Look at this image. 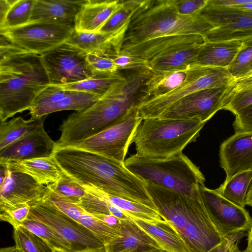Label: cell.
<instances>
[{
	"label": "cell",
	"mask_w": 252,
	"mask_h": 252,
	"mask_svg": "<svg viewBox=\"0 0 252 252\" xmlns=\"http://www.w3.org/2000/svg\"><path fill=\"white\" fill-rule=\"evenodd\" d=\"M52 157L61 171L83 186L144 204L157 211L145 183L122 163L80 149H55Z\"/></svg>",
	"instance_id": "6da1fadb"
},
{
	"label": "cell",
	"mask_w": 252,
	"mask_h": 252,
	"mask_svg": "<svg viewBox=\"0 0 252 252\" xmlns=\"http://www.w3.org/2000/svg\"><path fill=\"white\" fill-rule=\"evenodd\" d=\"M153 71H133L115 84L93 106L69 115L59 126L61 132L56 148L94 135L116 123L131 108L139 106L140 91Z\"/></svg>",
	"instance_id": "7a4b0ae2"
},
{
	"label": "cell",
	"mask_w": 252,
	"mask_h": 252,
	"mask_svg": "<svg viewBox=\"0 0 252 252\" xmlns=\"http://www.w3.org/2000/svg\"><path fill=\"white\" fill-rule=\"evenodd\" d=\"M50 83L39 55L0 35V121L29 110Z\"/></svg>",
	"instance_id": "3957f363"
},
{
	"label": "cell",
	"mask_w": 252,
	"mask_h": 252,
	"mask_svg": "<svg viewBox=\"0 0 252 252\" xmlns=\"http://www.w3.org/2000/svg\"><path fill=\"white\" fill-rule=\"evenodd\" d=\"M158 214L175 229L190 252H208L225 236L211 221L202 199L145 183Z\"/></svg>",
	"instance_id": "277c9868"
},
{
	"label": "cell",
	"mask_w": 252,
	"mask_h": 252,
	"mask_svg": "<svg viewBox=\"0 0 252 252\" xmlns=\"http://www.w3.org/2000/svg\"><path fill=\"white\" fill-rule=\"evenodd\" d=\"M213 28L199 13H178L174 0H147L131 18L121 49L148 40L158 46H170L178 43L181 35L203 36Z\"/></svg>",
	"instance_id": "5b68a950"
},
{
	"label": "cell",
	"mask_w": 252,
	"mask_h": 252,
	"mask_svg": "<svg viewBox=\"0 0 252 252\" xmlns=\"http://www.w3.org/2000/svg\"><path fill=\"white\" fill-rule=\"evenodd\" d=\"M124 165L145 183L201 199L200 188L205 178L198 167L181 153L163 158L130 155Z\"/></svg>",
	"instance_id": "8992f818"
},
{
	"label": "cell",
	"mask_w": 252,
	"mask_h": 252,
	"mask_svg": "<svg viewBox=\"0 0 252 252\" xmlns=\"http://www.w3.org/2000/svg\"><path fill=\"white\" fill-rule=\"evenodd\" d=\"M206 123L197 120L144 119L136 128L131 143L140 157L163 158L181 153L195 142Z\"/></svg>",
	"instance_id": "52a82bcc"
},
{
	"label": "cell",
	"mask_w": 252,
	"mask_h": 252,
	"mask_svg": "<svg viewBox=\"0 0 252 252\" xmlns=\"http://www.w3.org/2000/svg\"><path fill=\"white\" fill-rule=\"evenodd\" d=\"M233 79L227 68L193 64L187 69L185 81L177 88L140 103V115L143 120L157 118L182 98L201 90L226 87Z\"/></svg>",
	"instance_id": "ba28073f"
},
{
	"label": "cell",
	"mask_w": 252,
	"mask_h": 252,
	"mask_svg": "<svg viewBox=\"0 0 252 252\" xmlns=\"http://www.w3.org/2000/svg\"><path fill=\"white\" fill-rule=\"evenodd\" d=\"M142 120L139 107L134 106L110 126L64 148L92 152L124 163L134 133Z\"/></svg>",
	"instance_id": "9c48e42d"
},
{
	"label": "cell",
	"mask_w": 252,
	"mask_h": 252,
	"mask_svg": "<svg viewBox=\"0 0 252 252\" xmlns=\"http://www.w3.org/2000/svg\"><path fill=\"white\" fill-rule=\"evenodd\" d=\"M30 205V214L61 235L72 252H105V245L89 229L52 204L41 200Z\"/></svg>",
	"instance_id": "30bf717a"
},
{
	"label": "cell",
	"mask_w": 252,
	"mask_h": 252,
	"mask_svg": "<svg viewBox=\"0 0 252 252\" xmlns=\"http://www.w3.org/2000/svg\"><path fill=\"white\" fill-rule=\"evenodd\" d=\"M87 54L65 42L40 55L50 85L73 84L95 76L88 65Z\"/></svg>",
	"instance_id": "8fae6325"
},
{
	"label": "cell",
	"mask_w": 252,
	"mask_h": 252,
	"mask_svg": "<svg viewBox=\"0 0 252 252\" xmlns=\"http://www.w3.org/2000/svg\"><path fill=\"white\" fill-rule=\"evenodd\" d=\"M73 29L72 25L35 21L0 31V34L14 45L40 55L66 42Z\"/></svg>",
	"instance_id": "7c38bea8"
},
{
	"label": "cell",
	"mask_w": 252,
	"mask_h": 252,
	"mask_svg": "<svg viewBox=\"0 0 252 252\" xmlns=\"http://www.w3.org/2000/svg\"><path fill=\"white\" fill-rule=\"evenodd\" d=\"M199 13L213 27L204 34L205 41H252V10L234 9L207 2Z\"/></svg>",
	"instance_id": "4fadbf2b"
},
{
	"label": "cell",
	"mask_w": 252,
	"mask_h": 252,
	"mask_svg": "<svg viewBox=\"0 0 252 252\" xmlns=\"http://www.w3.org/2000/svg\"><path fill=\"white\" fill-rule=\"evenodd\" d=\"M227 87L209 88L192 93L179 99L157 118L197 120L206 123L226 105Z\"/></svg>",
	"instance_id": "5bb4252c"
},
{
	"label": "cell",
	"mask_w": 252,
	"mask_h": 252,
	"mask_svg": "<svg viewBox=\"0 0 252 252\" xmlns=\"http://www.w3.org/2000/svg\"><path fill=\"white\" fill-rule=\"evenodd\" d=\"M201 197L214 225L224 236L249 231L252 218L245 208L239 207L222 197L216 189L200 188Z\"/></svg>",
	"instance_id": "9a60e30c"
},
{
	"label": "cell",
	"mask_w": 252,
	"mask_h": 252,
	"mask_svg": "<svg viewBox=\"0 0 252 252\" xmlns=\"http://www.w3.org/2000/svg\"><path fill=\"white\" fill-rule=\"evenodd\" d=\"M100 97L87 93L64 90L49 85L36 97L29 109L32 119H38L62 110L82 112L93 106Z\"/></svg>",
	"instance_id": "2e32d148"
},
{
	"label": "cell",
	"mask_w": 252,
	"mask_h": 252,
	"mask_svg": "<svg viewBox=\"0 0 252 252\" xmlns=\"http://www.w3.org/2000/svg\"><path fill=\"white\" fill-rule=\"evenodd\" d=\"M6 167V177L0 184V204H31L42 200L46 196L49 191L46 186L39 184L28 174Z\"/></svg>",
	"instance_id": "e0dca14e"
},
{
	"label": "cell",
	"mask_w": 252,
	"mask_h": 252,
	"mask_svg": "<svg viewBox=\"0 0 252 252\" xmlns=\"http://www.w3.org/2000/svg\"><path fill=\"white\" fill-rule=\"evenodd\" d=\"M43 123L0 150V162L52 156L56 142L45 130Z\"/></svg>",
	"instance_id": "ac0fdd59"
},
{
	"label": "cell",
	"mask_w": 252,
	"mask_h": 252,
	"mask_svg": "<svg viewBox=\"0 0 252 252\" xmlns=\"http://www.w3.org/2000/svg\"><path fill=\"white\" fill-rule=\"evenodd\" d=\"M219 158L226 179L239 172L252 170V131L235 132L223 141Z\"/></svg>",
	"instance_id": "d6986e66"
},
{
	"label": "cell",
	"mask_w": 252,
	"mask_h": 252,
	"mask_svg": "<svg viewBox=\"0 0 252 252\" xmlns=\"http://www.w3.org/2000/svg\"><path fill=\"white\" fill-rule=\"evenodd\" d=\"M119 231L122 237L105 246V252H147L162 250L130 217L121 220Z\"/></svg>",
	"instance_id": "ffe728a7"
},
{
	"label": "cell",
	"mask_w": 252,
	"mask_h": 252,
	"mask_svg": "<svg viewBox=\"0 0 252 252\" xmlns=\"http://www.w3.org/2000/svg\"><path fill=\"white\" fill-rule=\"evenodd\" d=\"M120 3V0H84L75 18L74 30L98 32Z\"/></svg>",
	"instance_id": "44dd1931"
},
{
	"label": "cell",
	"mask_w": 252,
	"mask_h": 252,
	"mask_svg": "<svg viewBox=\"0 0 252 252\" xmlns=\"http://www.w3.org/2000/svg\"><path fill=\"white\" fill-rule=\"evenodd\" d=\"M84 0H35L29 22L46 21L72 25Z\"/></svg>",
	"instance_id": "7402d4cb"
},
{
	"label": "cell",
	"mask_w": 252,
	"mask_h": 252,
	"mask_svg": "<svg viewBox=\"0 0 252 252\" xmlns=\"http://www.w3.org/2000/svg\"><path fill=\"white\" fill-rule=\"evenodd\" d=\"M202 44L180 45L166 49L149 61V66L154 71L187 70L196 63Z\"/></svg>",
	"instance_id": "603a6c76"
},
{
	"label": "cell",
	"mask_w": 252,
	"mask_h": 252,
	"mask_svg": "<svg viewBox=\"0 0 252 252\" xmlns=\"http://www.w3.org/2000/svg\"><path fill=\"white\" fill-rule=\"evenodd\" d=\"M0 163L10 169L29 174L44 186L56 182L62 174L52 156Z\"/></svg>",
	"instance_id": "cb8c5ba5"
},
{
	"label": "cell",
	"mask_w": 252,
	"mask_h": 252,
	"mask_svg": "<svg viewBox=\"0 0 252 252\" xmlns=\"http://www.w3.org/2000/svg\"><path fill=\"white\" fill-rule=\"evenodd\" d=\"M243 44L238 40L205 41L201 46L196 63L227 68Z\"/></svg>",
	"instance_id": "d4e9b609"
},
{
	"label": "cell",
	"mask_w": 252,
	"mask_h": 252,
	"mask_svg": "<svg viewBox=\"0 0 252 252\" xmlns=\"http://www.w3.org/2000/svg\"><path fill=\"white\" fill-rule=\"evenodd\" d=\"M128 25L116 32L110 33L79 32L73 29L70 37L66 42L87 53L97 49L111 47H115L121 51L123 39Z\"/></svg>",
	"instance_id": "484cf974"
},
{
	"label": "cell",
	"mask_w": 252,
	"mask_h": 252,
	"mask_svg": "<svg viewBox=\"0 0 252 252\" xmlns=\"http://www.w3.org/2000/svg\"><path fill=\"white\" fill-rule=\"evenodd\" d=\"M187 75V69L177 71H153L152 75L140 91V104L174 90L185 81Z\"/></svg>",
	"instance_id": "4316f807"
},
{
	"label": "cell",
	"mask_w": 252,
	"mask_h": 252,
	"mask_svg": "<svg viewBox=\"0 0 252 252\" xmlns=\"http://www.w3.org/2000/svg\"><path fill=\"white\" fill-rule=\"evenodd\" d=\"M132 219L156 241L164 251L167 252H190L177 231L167 221L163 219L156 223H150Z\"/></svg>",
	"instance_id": "83f0119b"
},
{
	"label": "cell",
	"mask_w": 252,
	"mask_h": 252,
	"mask_svg": "<svg viewBox=\"0 0 252 252\" xmlns=\"http://www.w3.org/2000/svg\"><path fill=\"white\" fill-rule=\"evenodd\" d=\"M226 97L224 109L234 115L252 104V74L234 78L227 87Z\"/></svg>",
	"instance_id": "f1b7e54d"
},
{
	"label": "cell",
	"mask_w": 252,
	"mask_h": 252,
	"mask_svg": "<svg viewBox=\"0 0 252 252\" xmlns=\"http://www.w3.org/2000/svg\"><path fill=\"white\" fill-rule=\"evenodd\" d=\"M252 178V170L238 172L228 178L216 190L233 204L245 208V199Z\"/></svg>",
	"instance_id": "f546056e"
},
{
	"label": "cell",
	"mask_w": 252,
	"mask_h": 252,
	"mask_svg": "<svg viewBox=\"0 0 252 252\" xmlns=\"http://www.w3.org/2000/svg\"><path fill=\"white\" fill-rule=\"evenodd\" d=\"M125 77L119 72L113 74H96L84 81L58 86L64 90L87 93L101 98Z\"/></svg>",
	"instance_id": "4dcf8cb0"
},
{
	"label": "cell",
	"mask_w": 252,
	"mask_h": 252,
	"mask_svg": "<svg viewBox=\"0 0 252 252\" xmlns=\"http://www.w3.org/2000/svg\"><path fill=\"white\" fill-rule=\"evenodd\" d=\"M93 187L101 195L120 208L129 217L150 223H156L163 220L157 211L144 204L108 194L95 187Z\"/></svg>",
	"instance_id": "1f68e13d"
},
{
	"label": "cell",
	"mask_w": 252,
	"mask_h": 252,
	"mask_svg": "<svg viewBox=\"0 0 252 252\" xmlns=\"http://www.w3.org/2000/svg\"><path fill=\"white\" fill-rule=\"evenodd\" d=\"M46 117L38 119L24 120L21 117L0 123V150L22 137L44 121Z\"/></svg>",
	"instance_id": "d6a6232c"
},
{
	"label": "cell",
	"mask_w": 252,
	"mask_h": 252,
	"mask_svg": "<svg viewBox=\"0 0 252 252\" xmlns=\"http://www.w3.org/2000/svg\"><path fill=\"white\" fill-rule=\"evenodd\" d=\"M146 1L141 0H120L118 8L101 27L98 32L102 33H113L129 25L133 16Z\"/></svg>",
	"instance_id": "836d02e7"
},
{
	"label": "cell",
	"mask_w": 252,
	"mask_h": 252,
	"mask_svg": "<svg viewBox=\"0 0 252 252\" xmlns=\"http://www.w3.org/2000/svg\"><path fill=\"white\" fill-rule=\"evenodd\" d=\"M39 236L55 251L72 252L70 243L50 226L29 214L23 225Z\"/></svg>",
	"instance_id": "e575fe53"
},
{
	"label": "cell",
	"mask_w": 252,
	"mask_h": 252,
	"mask_svg": "<svg viewBox=\"0 0 252 252\" xmlns=\"http://www.w3.org/2000/svg\"><path fill=\"white\" fill-rule=\"evenodd\" d=\"M35 0H13L4 18L0 31L16 28L29 22Z\"/></svg>",
	"instance_id": "d590c367"
},
{
	"label": "cell",
	"mask_w": 252,
	"mask_h": 252,
	"mask_svg": "<svg viewBox=\"0 0 252 252\" xmlns=\"http://www.w3.org/2000/svg\"><path fill=\"white\" fill-rule=\"evenodd\" d=\"M120 51L114 47L99 48L87 53V61L94 75L113 74L118 72L113 56Z\"/></svg>",
	"instance_id": "8d00e7d4"
},
{
	"label": "cell",
	"mask_w": 252,
	"mask_h": 252,
	"mask_svg": "<svg viewBox=\"0 0 252 252\" xmlns=\"http://www.w3.org/2000/svg\"><path fill=\"white\" fill-rule=\"evenodd\" d=\"M15 246L24 252H55L43 239L23 226L14 228Z\"/></svg>",
	"instance_id": "74e56055"
},
{
	"label": "cell",
	"mask_w": 252,
	"mask_h": 252,
	"mask_svg": "<svg viewBox=\"0 0 252 252\" xmlns=\"http://www.w3.org/2000/svg\"><path fill=\"white\" fill-rule=\"evenodd\" d=\"M79 222L89 229L105 246L122 237L119 231L107 226L86 211L81 216Z\"/></svg>",
	"instance_id": "f35d334b"
},
{
	"label": "cell",
	"mask_w": 252,
	"mask_h": 252,
	"mask_svg": "<svg viewBox=\"0 0 252 252\" xmlns=\"http://www.w3.org/2000/svg\"><path fill=\"white\" fill-rule=\"evenodd\" d=\"M53 192L77 203L85 195V188L62 172L55 183L46 186Z\"/></svg>",
	"instance_id": "ab89813d"
},
{
	"label": "cell",
	"mask_w": 252,
	"mask_h": 252,
	"mask_svg": "<svg viewBox=\"0 0 252 252\" xmlns=\"http://www.w3.org/2000/svg\"><path fill=\"white\" fill-rule=\"evenodd\" d=\"M227 69L234 78L244 77L252 71V41L244 43Z\"/></svg>",
	"instance_id": "60d3db41"
},
{
	"label": "cell",
	"mask_w": 252,
	"mask_h": 252,
	"mask_svg": "<svg viewBox=\"0 0 252 252\" xmlns=\"http://www.w3.org/2000/svg\"><path fill=\"white\" fill-rule=\"evenodd\" d=\"M31 205L28 203L13 205L0 204V219L12 225L13 228L22 226L30 213Z\"/></svg>",
	"instance_id": "b9f144b4"
},
{
	"label": "cell",
	"mask_w": 252,
	"mask_h": 252,
	"mask_svg": "<svg viewBox=\"0 0 252 252\" xmlns=\"http://www.w3.org/2000/svg\"><path fill=\"white\" fill-rule=\"evenodd\" d=\"M45 201L72 219L79 222L85 211L77 203L64 197L58 195L49 189L42 200Z\"/></svg>",
	"instance_id": "7bdbcfd3"
},
{
	"label": "cell",
	"mask_w": 252,
	"mask_h": 252,
	"mask_svg": "<svg viewBox=\"0 0 252 252\" xmlns=\"http://www.w3.org/2000/svg\"><path fill=\"white\" fill-rule=\"evenodd\" d=\"M114 63L118 70H131L133 71H142L152 70L148 61L143 60L128 54L120 52L113 56Z\"/></svg>",
	"instance_id": "ee69618b"
},
{
	"label": "cell",
	"mask_w": 252,
	"mask_h": 252,
	"mask_svg": "<svg viewBox=\"0 0 252 252\" xmlns=\"http://www.w3.org/2000/svg\"><path fill=\"white\" fill-rule=\"evenodd\" d=\"M208 0H174L178 13L184 16H192L199 12L206 5Z\"/></svg>",
	"instance_id": "f6af8a7d"
},
{
	"label": "cell",
	"mask_w": 252,
	"mask_h": 252,
	"mask_svg": "<svg viewBox=\"0 0 252 252\" xmlns=\"http://www.w3.org/2000/svg\"><path fill=\"white\" fill-rule=\"evenodd\" d=\"M235 116L233 123L235 132L252 131V104L242 109Z\"/></svg>",
	"instance_id": "bcb514c9"
},
{
	"label": "cell",
	"mask_w": 252,
	"mask_h": 252,
	"mask_svg": "<svg viewBox=\"0 0 252 252\" xmlns=\"http://www.w3.org/2000/svg\"><path fill=\"white\" fill-rule=\"evenodd\" d=\"M246 235L243 233L225 236L223 241L208 252H242L238 247L241 238Z\"/></svg>",
	"instance_id": "7dc6e473"
},
{
	"label": "cell",
	"mask_w": 252,
	"mask_h": 252,
	"mask_svg": "<svg viewBox=\"0 0 252 252\" xmlns=\"http://www.w3.org/2000/svg\"><path fill=\"white\" fill-rule=\"evenodd\" d=\"M104 222L107 226L119 231L121 220L111 214L92 215Z\"/></svg>",
	"instance_id": "c3c4849f"
},
{
	"label": "cell",
	"mask_w": 252,
	"mask_h": 252,
	"mask_svg": "<svg viewBox=\"0 0 252 252\" xmlns=\"http://www.w3.org/2000/svg\"><path fill=\"white\" fill-rule=\"evenodd\" d=\"M106 200L108 201V208H109V210L110 214L117 217L118 218H119L120 220H126V219H127L129 218V217L127 215H126L120 208H119L118 206H117L111 203L107 199H106Z\"/></svg>",
	"instance_id": "681fc988"
},
{
	"label": "cell",
	"mask_w": 252,
	"mask_h": 252,
	"mask_svg": "<svg viewBox=\"0 0 252 252\" xmlns=\"http://www.w3.org/2000/svg\"><path fill=\"white\" fill-rule=\"evenodd\" d=\"M246 205L252 207V178L245 199Z\"/></svg>",
	"instance_id": "f907efd6"
},
{
	"label": "cell",
	"mask_w": 252,
	"mask_h": 252,
	"mask_svg": "<svg viewBox=\"0 0 252 252\" xmlns=\"http://www.w3.org/2000/svg\"><path fill=\"white\" fill-rule=\"evenodd\" d=\"M229 8L237 9V10H252V0L248 3L244 5L234 6H224Z\"/></svg>",
	"instance_id": "816d5d0a"
},
{
	"label": "cell",
	"mask_w": 252,
	"mask_h": 252,
	"mask_svg": "<svg viewBox=\"0 0 252 252\" xmlns=\"http://www.w3.org/2000/svg\"><path fill=\"white\" fill-rule=\"evenodd\" d=\"M0 252H24L21 249L16 246L2 248L0 249Z\"/></svg>",
	"instance_id": "f5cc1de1"
},
{
	"label": "cell",
	"mask_w": 252,
	"mask_h": 252,
	"mask_svg": "<svg viewBox=\"0 0 252 252\" xmlns=\"http://www.w3.org/2000/svg\"><path fill=\"white\" fill-rule=\"evenodd\" d=\"M247 240L248 245L246 249L252 251V224L248 232Z\"/></svg>",
	"instance_id": "db71d44e"
},
{
	"label": "cell",
	"mask_w": 252,
	"mask_h": 252,
	"mask_svg": "<svg viewBox=\"0 0 252 252\" xmlns=\"http://www.w3.org/2000/svg\"><path fill=\"white\" fill-rule=\"evenodd\" d=\"M167 252L163 250H160L158 251H150V252Z\"/></svg>",
	"instance_id": "11a10c76"
},
{
	"label": "cell",
	"mask_w": 252,
	"mask_h": 252,
	"mask_svg": "<svg viewBox=\"0 0 252 252\" xmlns=\"http://www.w3.org/2000/svg\"><path fill=\"white\" fill-rule=\"evenodd\" d=\"M242 252H252V251L246 249L244 251H243Z\"/></svg>",
	"instance_id": "9f6ffc18"
},
{
	"label": "cell",
	"mask_w": 252,
	"mask_h": 252,
	"mask_svg": "<svg viewBox=\"0 0 252 252\" xmlns=\"http://www.w3.org/2000/svg\"><path fill=\"white\" fill-rule=\"evenodd\" d=\"M55 252H60V251H55Z\"/></svg>",
	"instance_id": "6f0895ef"
},
{
	"label": "cell",
	"mask_w": 252,
	"mask_h": 252,
	"mask_svg": "<svg viewBox=\"0 0 252 252\" xmlns=\"http://www.w3.org/2000/svg\"><path fill=\"white\" fill-rule=\"evenodd\" d=\"M252 74V71L250 74Z\"/></svg>",
	"instance_id": "680465c9"
}]
</instances>
